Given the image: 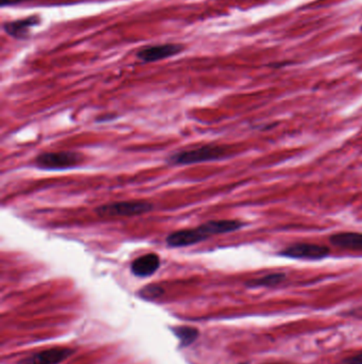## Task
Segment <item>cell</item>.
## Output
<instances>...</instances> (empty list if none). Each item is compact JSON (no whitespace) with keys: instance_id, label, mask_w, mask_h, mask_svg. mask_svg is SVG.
Returning <instances> with one entry per match:
<instances>
[{"instance_id":"cell-5","label":"cell","mask_w":362,"mask_h":364,"mask_svg":"<svg viewBox=\"0 0 362 364\" xmlns=\"http://www.w3.org/2000/svg\"><path fill=\"white\" fill-rule=\"evenodd\" d=\"M184 45L182 44H159V45H150L140 48L136 53L140 61L144 63L157 62L167 58L174 57L183 53Z\"/></svg>"},{"instance_id":"cell-13","label":"cell","mask_w":362,"mask_h":364,"mask_svg":"<svg viewBox=\"0 0 362 364\" xmlns=\"http://www.w3.org/2000/svg\"><path fill=\"white\" fill-rule=\"evenodd\" d=\"M286 276L282 273H273V274H268L261 278L253 279V280L248 282V286L250 287H266V288H270V287H275L279 283L285 280Z\"/></svg>"},{"instance_id":"cell-16","label":"cell","mask_w":362,"mask_h":364,"mask_svg":"<svg viewBox=\"0 0 362 364\" xmlns=\"http://www.w3.org/2000/svg\"><path fill=\"white\" fill-rule=\"evenodd\" d=\"M344 364H362V352H358L356 355L350 356L344 361Z\"/></svg>"},{"instance_id":"cell-7","label":"cell","mask_w":362,"mask_h":364,"mask_svg":"<svg viewBox=\"0 0 362 364\" xmlns=\"http://www.w3.org/2000/svg\"><path fill=\"white\" fill-rule=\"evenodd\" d=\"M71 354H74V350L70 348H50L25 358L19 364H59L67 359Z\"/></svg>"},{"instance_id":"cell-2","label":"cell","mask_w":362,"mask_h":364,"mask_svg":"<svg viewBox=\"0 0 362 364\" xmlns=\"http://www.w3.org/2000/svg\"><path fill=\"white\" fill-rule=\"evenodd\" d=\"M154 209L150 202L144 200H129V202H109L99 206L95 210L96 215L102 219H116V217H131L146 215Z\"/></svg>"},{"instance_id":"cell-6","label":"cell","mask_w":362,"mask_h":364,"mask_svg":"<svg viewBox=\"0 0 362 364\" xmlns=\"http://www.w3.org/2000/svg\"><path fill=\"white\" fill-rule=\"evenodd\" d=\"M244 226V223L238 219H214V221H206L204 224L200 225L198 229L205 240H207L211 236L230 234V232L240 230Z\"/></svg>"},{"instance_id":"cell-4","label":"cell","mask_w":362,"mask_h":364,"mask_svg":"<svg viewBox=\"0 0 362 364\" xmlns=\"http://www.w3.org/2000/svg\"><path fill=\"white\" fill-rule=\"evenodd\" d=\"M283 257L298 260H322L331 255V250L327 246L313 243H294L292 245L287 246L279 252Z\"/></svg>"},{"instance_id":"cell-8","label":"cell","mask_w":362,"mask_h":364,"mask_svg":"<svg viewBox=\"0 0 362 364\" xmlns=\"http://www.w3.org/2000/svg\"><path fill=\"white\" fill-rule=\"evenodd\" d=\"M42 19L38 15H30L26 19H16L12 22H5L3 28L8 36L16 40H27L30 36V29L38 26Z\"/></svg>"},{"instance_id":"cell-10","label":"cell","mask_w":362,"mask_h":364,"mask_svg":"<svg viewBox=\"0 0 362 364\" xmlns=\"http://www.w3.org/2000/svg\"><path fill=\"white\" fill-rule=\"evenodd\" d=\"M161 265V259L154 252L140 256L131 265V271L138 277H149L153 275Z\"/></svg>"},{"instance_id":"cell-11","label":"cell","mask_w":362,"mask_h":364,"mask_svg":"<svg viewBox=\"0 0 362 364\" xmlns=\"http://www.w3.org/2000/svg\"><path fill=\"white\" fill-rule=\"evenodd\" d=\"M329 241L341 250H362V234L359 232H339L333 234Z\"/></svg>"},{"instance_id":"cell-3","label":"cell","mask_w":362,"mask_h":364,"mask_svg":"<svg viewBox=\"0 0 362 364\" xmlns=\"http://www.w3.org/2000/svg\"><path fill=\"white\" fill-rule=\"evenodd\" d=\"M84 156L78 151L62 150V151H48L40 154L34 160V165L46 171H62L79 167L83 163Z\"/></svg>"},{"instance_id":"cell-9","label":"cell","mask_w":362,"mask_h":364,"mask_svg":"<svg viewBox=\"0 0 362 364\" xmlns=\"http://www.w3.org/2000/svg\"><path fill=\"white\" fill-rule=\"evenodd\" d=\"M203 241H205V238L202 236L198 227L174 231L166 238L167 245L174 248L194 245Z\"/></svg>"},{"instance_id":"cell-14","label":"cell","mask_w":362,"mask_h":364,"mask_svg":"<svg viewBox=\"0 0 362 364\" xmlns=\"http://www.w3.org/2000/svg\"><path fill=\"white\" fill-rule=\"evenodd\" d=\"M164 290L159 286H149L142 289V294L144 298H157L163 294Z\"/></svg>"},{"instance_id":"cell-15","label":"cell","mask_w":362,"mask_h":364,"mask_svg":"<svg viewBox=\"0 0 362 364\" xmlns=\"http://www.w3.org/2000/svg\"><path fill=\"white\" fill-rule=\"evenodd\" d=\"M27 1H31V0H0V7H13V5L27 3Z\"/></svg>"},{"instance_id":"cell-12","label":"cell","mask_w":362,"mask_h":364,"mask_svg":"<svg viewBox=\"0 0 362 364\" xmlns=\"http://www.w3.org/2000/svg\"><path fill=\"white\" fill-rule=\"evenodd\" d=\"M174 336L180 340L181 346H188L199 337V330L190 326H178L172 329Z\"/></svg>"},{"instance_id":"cell-1","label":"cell","mask_w":362,"mask_h":364,"mask_svg":"<svg viewBox=\"0 0 362 364\" xmlns=\"http://www.w3.org/2000/svg\"><path fill=\"white\" fill-rule=\"evenodd\" d=\"M230 156V148L227 146L206 144L194 149L182 150L169 156L168 165H190L203 162L219 161Z\"/></svg>"}]
</instances>
